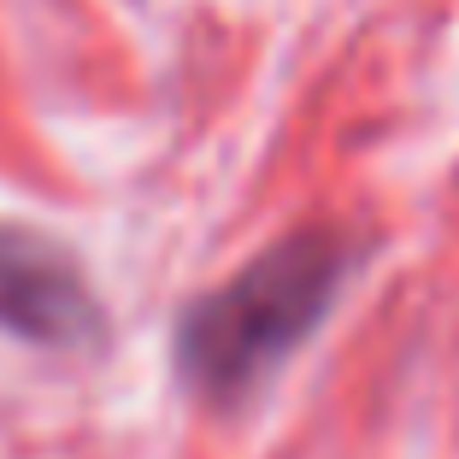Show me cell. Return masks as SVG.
<instances>
[{
	"label": "cell",
	"instance_id": "1",
	"mask_svg": "<svg viewBox=\"0 0 459 459\" xmlns=\"http://www.w3.org/2000/svg\"><path fill=\"white\" fill-rule=\"evenodd\" d=\"M348 242L336 230H295L201 295L177 325V371L201 401H236L271 365H283L330 312L348 277Z\"/></svg>",
	"mask_w": 459,
	"mask_h": 459
},
{
	"label": "cell",
	"instance_id": "2",
	"mask_svg": "<svg viewBox=\"0 0 459 459\" xmlns=\"http://www.w3.org/2000/svg\"><path fill=\"white\" fill-rule=\"evenodd\" d=\"M0 330L41 348H82L100 336V307L65 242L30 224H0Z\"/></svg>",
	"mask_w": 459,
	"mask_h": 459
}]
</instances>
